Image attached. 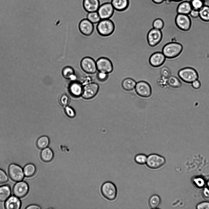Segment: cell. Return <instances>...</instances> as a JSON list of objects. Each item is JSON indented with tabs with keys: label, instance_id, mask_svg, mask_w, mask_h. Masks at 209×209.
Here are the masks:
<instances>
[{
	"label": "cell",
	"instance_id": "8d00e7d4",
	"mask_svg": "<svg viewBox=\"0 0 209 209\" xmlns=\"http://www.w3.org/2000/svg\"><path fill=\"white\" fill-rule=\"evenodd\" d=\"M8 180V176L5 172L0 169V184L6 182Z\"/></svg>",
	"mask_w": 209,
	"mask_h": 209
},
{
	"label": "cell",
	"instance_id": "e575fe53",
	"mask_svg": "<svg viewBox=\"0 0 209 209\" xmlns=\"http://www.w3.org/2000/svg\"><path fill=\"white\" fill-rule=\"evenodd\" d=\"M164 23L162 20L157 18L154 20L152 23V26L154 28L161 30L164 27Z\"/></svg>",
	"mask_w": 209,
	"mask_h": 209
},
{
	"label": "cell",
	"instance_id": "83f0119b",
	"mask_svg": "<svg viewBox=\"0 0 209 209\" xmlns=\"http://www.w3.org/2000/svg\"><path fill=\"white\" fill-rule=\"evenodd\" d=\"M136 83L133 79L127 78L125 79L122 83V86L124 89L127 91L133 90L135 87Z\"/></svg>",
	"mask_w": 209,
	"mask_h": 209
},
{
	"label": "cell",
	"instance_id": "7bdbcfd3",
	"mask_svg": "<svg viewBox=\"0 0 209 209\" xmlns=\"http://www.w3.org/2000/svg\"><path fill=\"white\" fill-rule=\"evenodd\" d=\"M189 15L192 18H197L199 17V10L192 9Z\"/></svg>",
	"mask_w": 209,
	"mask_h": 209
},
{
	"label": "cell",
	"instance_id": "484cf974",
	"mask_svg": "<svg viewBox=\"0 0 209 209\" xmlns=\"http://www.w3.org/2000/svg\"><path fill=\"white\" fill-rule=\"evenodd\" d=\"M168 85L170 87L174 89L178 88L182 85V83L180 79L176 76H169L167 80Z\"/></svg>",
	"mask_w": 209,
	"mask_h": 209
},
{
	"label": "cell",
	"instance_id": "5b68a950",
	"mask_svg": "<svg viewBox=\"0 0 209 209\" xmlns=\"http://www.w3.org/2000/svg\"><path fill=\"white\" fill-rule=\"evenodd\" d=\"M165 158L157 154H151L147 157L146 162L147 166L151 170H157L165 163Z\"/></svg>",
	"mask_w": 209,
	"mask_h": 209
},
{
	"label": "cell",
	"instance_id": "4fadbf2b",
	"mask_svg": "<svg viewBox=\"0 0 209 209\" xmlns=\"http://www.w3.org/2000/svg\"><path fill=\"white\" fill-rule=\"evenodd\" d=\"M29 188L28 184L24 181L17 182L13 188V192L14 196L19 198L25 196L28 194Z\"/></svg>",
	"mask_w": 209,
	"mask_h": 209
},
{
	"label": "cell",
	"instance_id": "ee69618b",
	"mask_svg": "<svg viewBox=\"0 0 209 209\" xmlns=\"http://www.w3.org/2000/svg\"><path fill=\"white\" fill-rule=\"evenodd\" d=\"M41 207L39 206L36 205H31L27 206L26 209H40Z\"/></svg>",
	"mask_w": 209,
	"mask_h": 209
},
{
	"label": "cell",
	"instance_id": "d6986e66",
	"mask_svg": "<svg viewBox=\"0 0 209 209\" xmlns=\"http://www.w3.org/2000/svg\"><path fill=\"white\" fill-rule=\"evenodd\" d=\"M192 9L190 2L184 1L180 3L178 6L177 11V14L188 15Z\"/></svg>",
	"mask_w": 209,
	"mask_h": 209
},
{
	"label": "cell",
	"instance_id": "52a82bcc",
	"mask_svg": "<svg viewBox=\"0 0 209 209\" xmlns=\"http://www.w3.org/2000/svg\"><path fill=\"white\" fill-rule=\"evenodd\" d=\"M8 171L10 177L14 181L17 182L22 181L24 177L23 170L17 164L14 163L10 164Z\"/></svg>",
	"mask_w": 209,
	"mask_h": 209
},
{
	"label": "cell",
	"instance_id": "cb8c5ba5",
	"mask_svg": "<svg viewBox=\"0 0 209 209\" xmlns=\"http://www.w3.org/2000/svg\"><path fill=\"white\" fill-rule=\"evenodd\" d=\"M161 199L158 195L154 194L149 198L148 204L150 208L153 209L158 208L161 204Z\"/></svg>",
	"mask_w": 209,
	"mask_h": 209
},
{
	"label": "cell",
	"instance_id": "4316f807",
	"mask_svg": "<svg viewBox=\"0 0 209 209\" xmlns=\"http://www.w3.org/2000/svg\"><path fill=\"white\" fill-rule=\"evenodd\" d=\"M199 17L202 21L209 22V6L204 5L199 10Z\"/></svg>",
	"mask_w": 209,
	"mask_h": 209
},
{
	"label": "cell",
	"instance_id": "c3c4849f",
	"mask_svg": "<svg viewBox=\"0 0 209 209\" xmlns=\"http://www.w3.org/2000/svg\"><path fill=\"white\" fill-rule=\"evenodd\" d=\"M201 0L202 1H203V2H206V1H208V0Z\"/></svg>",
	"mask_w": 209,
	"mask_h": 209
},
{
	"label": "cell",
	"instance_id": "f35d334b",
	"mask_svg": "<svg viewBox=\"0 0 209 209\" xmlns=\"http://www.w3.org/2000/svg\"><path fill=\"white\" fill-rule=\"evenodd\" d=\"M196 208L197 209H209V202H200L197 205Z\"/></svg>",
	"mask_w": 209,
	"mask_h": 209
},
{
	"label": "cell",
	"instance_id": "e0dca14e",
	"mask_svg": "<svg viewBox=\"0 0 209 209\" xmlns=\"http://www.w3.org/2000/svg\"><path fill=\"white\" fill-rule=\"evenodd\" d=\"M100 5L99 0H83V6L88 13L97 11Z\"/></svg>",
	"mask_w": 209,
	"mask_h": 209
},
{
	"label": "cell",
	"instance_id": "f6af8a7d",
	"mask_svg": "<svg viewBox=\"0 0 209 209\" xmlns=\"http://www.w3.org/2000/svg\"><path fill=\"white\" fill-rule=\"evenodd\" d=\"M166 2L168 3H171L172 2H180L183 0H165Z\"/></svg>",
	"mask_w": 209,
	"mask_h": 209
},
{
	"label": "cell",
	"instance_id": "bcb514c9",
	"mask_svg": "<svg viewBox=\"0 0 209 209\" xmlns=\"http://www.w3.org/2000/svg\"><path fill=\"white\" fill-rule=\"evenodd\" d=\"M155 3L159 4L165 0H152Z\"/></svg>",
	"mask_w": 209,
	"mask_h": 209
},
{
	"label": "cell",
	"instance_id": "f1b7e54d",
	"mask_svg": "<svg viewBox=\"0 0 209 209\" xmlns=\"http://www.w3.org/2000/svg\"><path fill=\"white\" fill-rule=\"evenodd\" d=\"M23 170L25 176L27 177H30L35 173L36 168L33 164L29 163L24 166Z\"/></svg>",
	"mask_w": 209,
	"mask_h": 209
},
{
	"label": "cell",
	"instance_id": "30bf717a",
	"mask_svg": "<svg viewBox=\"0 0 209 209\" xmlns=\"http://www.w3.org/2000/svg\"><path fill=\"white\" fill-rule=\"evenodd\" d=\"M163 35L161 30L153 28L147 35V40L150 46L154 47L158 44L162 39Z\"/></svg>",
	"mask_w": 209,
	"mask_h": 209
},
{
	"label": "cell",
	"instance_id": "836d02e7",
	"mask_svg": "<svg viewBox=\"0 0 209 209\" xmlns=\"http://www.w3.org/2000/svg\"><path fill=\"white\" fill-rule=\"evenodd\" d=\"M192 9L199 10L204 5V2L201 0H190Z\"/></svg>",
	"mask_w": 209,
	"mask_h": 209
},
{
	"label": "cell",
	"instance_id": "ac0fdd59",
	"mask_svg": "<svg viewBox=\"0 0 209 209\" xmlns=\"http://www.w3.org/2000/svg\"><path fill=\"white\" fill-rule=\"evenodd\" d=\"M18 197L15 196H10L6 201L5 207L7 209H19L21 206V202Z\"/></svg>",
	"mask_w": 209,
	"mask_h": 209
},
{
	"label": "cell",
	"instance_id": "9a60e30c",
	"mask_svg": "<svg viewBox=\"0 0 209 209\" xmlns=\"http://www.w3.org/2000/svg\"><path fill=\"white\" fill-rule=\"evenodd\" d=\"M166 58L162 52H156L152 54L150 57L149 63L153 67H159L165 63Z\"/></svg>",
	"mask_w": 209,
	"mask_h": 209
},
{
	"label": "cell",
	"instance_id": "ab89813d",
	"mask_svg": "<svg viewBox=\"0 0 209 209\" xmlns=\"http://www.w3.org/2000/svg\"><path fill=\"white\" fill-rule=\"evenodd\" d=\"M65 111L66 115L70 118H73L75 116L74 110L70 106H66L65 108Z\"/></svg>",
	"mask_w": 209,
	"mask_h": 209
},
{
	"label": "cell",
	"instance_id": "b9f144b4",
	"mask_svg": "<svg viewBox=\"0 0 209 209\" xmlns=\"http://www.w3.org/2000/svg\"><path fill=\"white\" fill-rule=\"evenodd\" d=\"M202 195L205 199L207 200H209V188L208 187H204L203 188Z\"/></svg>",
	"mask_w": 209,
	"mask_h": 209
},
{
	"label": "cell",
	"instance_id": "ffe728a7",
	"mask_svg": "<svg viewBox=\"0 0 209 209\" xmlns=\"http://www.w3.org/2000/svg\"><path fill=\"white\" fill-rule=\"evenodd\" d=\"M54 156L53 150L50 148L47 147L43 149L40 154L42 160L45 162H49L53 159Z\"/></svg>",
	"mask_w": 209,
	"mask_h": 209
},
{
	"label": "cell",
	"instance_id": "7a4b0ae2",
	"mask_svg": "<svg viewBox=\"0 0 209 209\" xmlns=\"http://www.w3.org/2000/svg\"><path fill=\"white\" fill-rule=\"evenodd\" d=\"M115 24L110 19H103L98 23L96 29L98 33L104 37L111 35L115 30Z\"/></svg>",
	"mask_w": 209,
	"mask_h": 209
},
{
	"label": "cell",
	"instance_id": "f546056e",
	"mask_svg": "<svg viewBox=\"0 0 209 209\" xmlns=\"http://www.w3.org/2000/svg\"><path fill=\"white\" fill-rule=\"evenodd\" d=\"M49 143V138L46 136H43L38 139L36 142V146L39 149H43L48 147Z\"/></svg>",
	"mask_w": 209,
	"mask_h": 209
},
{
	"label": "cell",
	"instance_id": "7402d4cb",
	"mask_svg": "<svg viewBox=\"0 0 209 209\" xmlns=\"http://www.w3.org/2000/svg\"><path fill=\"white\" fill-rule=\"evenodd\" d=\"M62 73L63 77L66 79L74 80L76 78L74 69L71 66H66L62 70Z\"/></svg>",
	"mask_w": 209,
	"mask_h": 209
},
{
	"label": "cell",
	"instance_id": "6da1fadb",
	"mask_svg": "<svg viewBox=\"0 0 209 209\" xmlns=\"http://www.w3.org/2000/svg\"><path fill=\"white\" fill-rule=\"evenodd\" d=\"M183 50V47L180 43L175 42L168 43L163 46L162 52L166 58L172 59L178 56Z\"/></svg>",
	"mask_w": 209,
	"mask_h": 209
},
{
	"label": "cell",
	"instance_id": "8fae6325",
	"mask_svg": "<svg viewBox=\"0 0 209 209\" xmlns=\"http://www.w3.org/2000/svg\"><path fill=\"white\" fill-rule=\"evenodd\" d=\"M114 9L110 2L101 4L97 11L101 20L109 19L114 13Z\"/></svg>",
	"mask_w": 209,
	"mask_h": 209
},
{
	"label": "cell",
	"instance_id": "3957f363",
	"mask_svg": "<svg viewBox=\"0 0 209 209\" xmlns=\"http://www.w3.org/2000/svg\"><path fill=\"white\" fill-rule=\"evenodd\" d=\"M179 78L184 82L191 84L194 81L199 79V75L194 69L187 67L180 69L178 73Z\"/></svg>",
	"mask_w": 209,
	"mask_h": 209
},
{
	"label": "cell",
	"instance_id": "2e32d148",
	"mask_svg": "<svg viewBox=\"0 0 209 209\" xmlns=\"http://www.w3.org/2000/svg\"><path fill=\"white\" fill-rule=\"evenodd\" d=\"M98 88V85L96 83H92L87 84L83 90V97L86 99L92 98L97 93Z\"/></svg>",
	"mask_w": 209,
	"mask_h": 209
},
{
	"label": "cell",
	"instance_id": "8992f818",
	"mask_svg": "<svg viewBox=\"0 0 209 209\" xmlns=\"http://www.w3.org/2000/svg\"><path fill=\"white\" fill-rule=\"evenodd\" d=\"M80 65L82 70L87 73L94 74L97 71L96 61L91 57L83 58L81 61Z\"/></svg>",
	"mask_w": 209,
	"mask_h": 209
},
{
	"label": "cell",
	"instance_id": "60d3db41",
	"mask_svg": "<svg viewBox=\"0 0 209 209\" xmlns=\"http://www.w3.org/2000/svg\"><path fill=\"white\" fill-rule=\"evenodd\" d=\"M191 84L192 87L194 89L196 90L200 89L201 86V82L198 79L194 81Z\"/></svg>",
	"mask_w": 209,
	"mask_h": 209
},
{
	"label": "cell",
	"instance_id": "1f68e13d",
	"mask_svg": "<svg viewBox=\"0 0 209 209\" xmlns=\"http://www.w3.org/2000/svg\"><path fill=\"white\" fill-rule=\"evenodd\" d=\"M87 19L93 24L98 23L101 20L97 11L88 13Z\"/></svg>",
	"mask_w": 209,
	"mask_h": 209
},
{
	"label": "cell",
	"instance_id": "7dc6e473",
	"mask_svg": "<svg viewBox=\"0 0 209 209\" xmlns=\"http://www.w3.org/2000/svg\"><path fill=\"white\" fill-rule=\"evenodd\" d=\"M207 187L209 188V179L206 182V184Z\"/></svg>",
	"mask_w": 209,
	"mask_h": 209
},
{
	"label": "cell",
	"instance_id": "7c38bea8",
	"mask_svg": "<svg viewBox=\"0 0 209 209\" xmlns=\"http://www.w3.org/2000/svg\"><path fill=\"white\" fill-rule=\"evenodd\" d=\"M135 90L137 94L142 97H148L152 93L151 88L149 84L145 81H140L136 83Z\"/></svg>",
	"mask_w": 209,
	"mask_h": 209
},
{
	"label": "cell",
	"instance_id": "d590c367",
	"mask_svg": "<svg viewBox=\"0 0 209 209\" xmlns=\"http://www.w3.org/2000/svg\"><path fill=\"white\" fill-rule=\"evenodd\" d=\"M59 103L63 106L67 105L69 102V98L68 96L65 94H61L59 99Z\"/></svg>",
	"mask_w": 209,
	"mask_h": 209
},
{
	"label": "cell",
	"instance_id": "74e56055",
	"mask_svg": "<svg viewBox=\"0 0 209 209\" xmlns=\"http://www.w3.org/2000/svg\"><path fill=\"white\" fill-rule=\"evenodd\" d=\"M108 74L105 73L98 72L97 74V79L101 81H105L108 78Z\"/></svg>",
	"mask_w": 209,
	"mask_h": 209
},
{
	"label": "cell",
	"instance_id": "d6a6232c",
	"mask_svg": "<svg viewBox=\"0 0 209 209\" xmlns=\"http://www.w3.org/2000/svg\"><path fill=\"white\" fill-rule=\"evenodd\" d=\"M147 158V156L146 155L143 154H139L135 156L134 160L137 164L142 165L146 163Z\"/></svg>",
	"mask_w": 209,
	"mask_h": 209
},
{
	"label": "cell",
	"instance_id": "44dd1931",
	"mask_svg": "<svg viewBox=\"0 0 209 209\" xmlns=\"http://www.w3.org/2000/svg\"><path fill=\"white\" fill-rule=\"evenodd\" d=\"M69 88L70 93L74 96H78L82 93V85L78 82H72L70 84Z\"/></svg>",
	"mask_w": 209,
	"mask_h": 209
},
{
	"label": "cell",
	"instance_id": "5bb4252c",
	"mask_svg": "<svg viewBox=\"0 0 209 209\" xmlns=\"http://www.w3.org/2000/svg\"><path fill=\"white\" fill-rule=\"evenodd\" d=\"M78 28L82 35L89 36L93 33L94 27L93 24L86 18L83 19L78 24Z\"/></svg>",
	"mask_w": 209,
	"mask_h": 209
},
{
	"label": "cell",
	"instance_id": "d4e9b609",
	"mask_svg": "<svg viewBox=\"0 0 209 209\" xmlns=\"http://www.w3.org/2000/svg\"><path fill=\"white\" fill-rule=\"evenodd\" d=\"M11 194V190L9 186L3 185L0 187V201H5Z\"/></svg>",
	"mask_w": 209,
	"mask_h": 209
},
{
	"label": "cell",
	"instance_id": "ba28073f",
	"mask_svg": "<svg viewBox=\"0 0 209 209\" xmlns=\"http://www.w3.org/2000/svg\"><path fill=\"white\" fill-rule=\"evenodd\" d=\"M96 63L98 72L108 74L113 70L112 63L111 61L107 58H100L96 61Z\"/></svg>",
	"mask_w": 209,
	"mask_h": 209
},
{
	"label": "cell",
	"instance_id": "9c48e42d",
	"mask_svg": "<svg viewBox=\"0 0 209 209\" xmlns=\"http://www.w3.org/2000/svg\"><path fill=\"white\" fill-rule=\"evenodd\" d=\"M175 22L177 26L183 31H188L190 28L191 19L188 15L177 14L175 18Z\"/></svg>",
	"mask_w": 209,
	"mask_h": 209
},
{
	"label": "cell",
	"instance_id": "4dcf8cb0",
	"mask_svg": "<svg viewBox=\"0 0 209 209\" xmlns=\"http://www.w3.org/2000/svg\"><path fill=\"white\" fill-rule=\"evenodd\" d=\"M192 181L194 185L196 188L200 189L203 188L205 187L206 184L204 178L200 176L194 177L192 179Z\"/></svg>",
	"mask_w": 209,
	"mask_h": 209
},
{
	"label": "cell",
	"instance_id": "603a6c76",
	"mask_svg": "<svg viewBox=\"0 0 209 209\" xmlns=\"http://www.w3.org/2000/svg\"><path fill=\"white\" fill-rule=\"evenodd\" d=\"M111 2L114 9L118 11L125 9L129 3L128 0H111Z\"/></svg>",
	"mask_w": 209,
	"mask_h": 209
},
{
	"label": "cell",
	"instance_id": "277c9868",
	"mask_svg": "<svg viewBox=\"0 0 209 209\" xmlns=\"http://www.w3.org/2000/svg\"><path fill=\"white\" fill-rule=\"evenodd\" d=\"M101 190L103 196L108 200L112 201L116 198L117 189L112 182L108 181L104 182L101 185Z\"/></svg>",
	"mask_w": 209,
	"mask_h": 209
}]
</instances>
